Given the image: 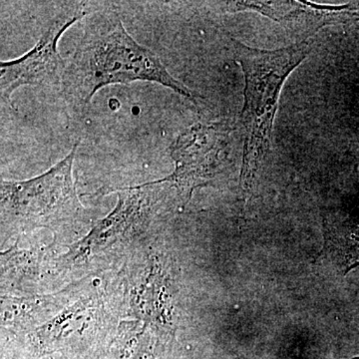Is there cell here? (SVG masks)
I'll use <instances>...</instances> for the list:
<instances>
[{
    "label": "cell",
    "instance_id": "obj_1",
    "mask_svg": "<svg viewBox=\"0 0 359 359\" xmlns=\"http://www.w3.org/2000/svg\"><path fill=\"white\" fill-rule=\"evenodd\" d=\"M135 81L154 82L191 98L160 58L127 32L114 11L89 14L83 35L65 65L62 91L71 109L83 111L103 87Z\"/></svg>",
    "mask_w": 359,
    "mask_h": 359
},
{
    "label": "cell",
    "instance_id": "obj_2",
    "mask_svg": "<svg viewBox=\"0 0 359 359\" xmlns=\"http://www.w3.org/2000/svg\"><path fill=\"white\" fill-rule=\"evenodd\" d=\"M314 47V40L283 48L259 49L233 39V56L244 73V106L240 122L244 138L240 188L244 201L259 183L271 145L273 120L285 80Z\"/></svg>",
    "mask_w": 359,
    "mask_h": 359
},
{
    "label": "cell",
    "instance_id": "obj_3",
    "mask_svg": "<svg viewBox=\"0 0 359 359\" xmlns=\"http://www.w3.org/2000/svg\"><path fill=\"white\" fill-rule=\"evenodd\" d=\"M175 189L162 179L131 188L115 189L118 203L91 231L56 257L54 271L92 269L116 261L157 233L169 194Z\"/></svg>",
    "mask_w": 359,
    "mask_h": 359
},
{
    "label": "cell",
    "instance_id": "obj_4",
    "mask_svg": "<svg viewBox=\"0 0 359 359\" xmlns=\"http://www.w3.org/2000/svg\"><path fill=\"white\" fill-rule=\"evenodd\" d=\"M75 143L65 159L40 176L20 182L1 181L2 244L37 229H47L56 238L88 219L73 179Z\"/></svg>",
    "mask_w": 359,
    "mask_h": 359
},
{
    "label": "cell",
    "instance_id": "obj_5",
    "mask_svg": "<svg viewBox=\"0 0 359 359\" xmlns=\"http://www.w3.org/2000/svg\"><path fill=\"white\" fill-rule=\"evenodd\" d=\"M124 292L120 287L94 290L80 295L43 325L28 332V346L35 354L51 353L104 339L116 327Z\"/></svg>",
    "mask_w": 359,
    "mask_h": 359
},
{
    "label": "cell",
    "instance_id": "obj_6",
    "mask_svg": "<svg viewBox=\"0 0 359 359\" xmlns=\"http://www.w3.org/2000/svg\"><path fill=\"white\" fill-rule=\"evenodd\" d=\"M231 131L226 122L197 123L177 137L171 148L174 172L162 180L176 190L181 208L189 204L196 189L212 185L223 173Z\"/></svg>",
    "mask_w": 359,
    "mask_h": 359
},
{
    "label": "cell",
    "instance_id": "obj_7",
    "mask_svg": "<svg viewBox=\"0 0 359 359\" xmlns=\"http://www.w3.org/2000/svg\"><path fill=\"white\" fill-rule=\"evenodd\" d=\"M88 13L84 6L72 4L47 28L34 47L22 57L0 63V95L13 108L11 96L22 86L62 85L66 62L58 52L63 33Z\"/></svg>",
    "mask_w": 359,
    "mask_h": 359
},
{
    "label": "cell",
    "instance_id": "obj_8",
    "mask_svg": "<svg viewBox=\"0 0 359 359\" xmlns=\"http://www.w3.org/2000/svg\"><path fill=\"white\" fill-rule=\"evenodd\" d=\"M222 13H257L276 21L299 39H311L325 26L359 21V1L341 6L313 4L297 0H237L212 2Z\"/></svg>",
    "mask_w": 359,
    "mask_h": 359
},
{
    "label": "cell",
    "instance_id": "obj_9",
    "mask_svg": "<svg viewBox=\"0 0 359 359\" xmlns=\"http://www.w3.org/2000/svg\"><path fill=\"white\" fill-rule=\"evenodd\" d=\"M323 259L346 276L359 266V216L323 212Z\"/></svg>",
    "mask_w": 359,
    "mask_h": 359
},
{
    "label": "cell",
    "instance_id": "obj_10",
    "mask_svg": "<svg viewBox=\"0 0 359 359\" xmlns=\"http://www.w3.org/2000/svg\"><path fill=\"white\" fill-rule=\"evenodd\" d=\"M52 245L41 250H20L16 245L1 255V285L4 290H20L25 283L36 282L44 273V263L50 261Z\"/></svg>",
    "mask_w": 359,
    "mask_h": 359
}]
</instances>
